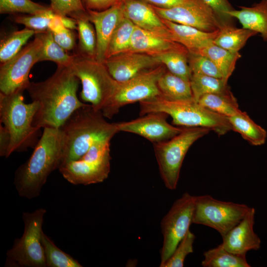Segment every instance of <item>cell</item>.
<instances>
[{"mask_svg":"<svg viewBox=\"0 0 267 267\" xmlns=\"http://www.w3.org/2000/svg\"><path fill=\"white\" fill-rule=\"evenodd\" d=\"M80 80L69 67L57 66L50 77L30 82L26 89L39 104L33 124L40 128H60L78 109L87 104L77 96Z\"/></svg>","mask_w":267,"mask_h":267,"instance_id":"1","label":"cell"},{"mask_svg":"<svg viewBox=\"0 0 267 267\" xmlns=\"http://www.w3.org/2000/svg\"><path fill=\"white\" fill-rule=\"evenodd\" d=\"M64 148L61 129L44 128L31 155L15 172L14 184L20 197L31 199L40 195L48 177L62 165Z\"/></svg>","mask_w":267,"mask_h":267,"instance_id":"2","label":"cell"},{"mask_svg":"<svg viewBox=\"0 0 267 267\" xmlns=\"http://www.w3.org/2000/svg\"><path fill=\"white\" fill-rule=\"evenodd\" d=\"M60 129L64 146L62 165L79 159L95 142L111 139L119 132L117 123L108 122L102 112L89 104L77 109Z\"/></svg>","mask_w":267,"mask_h":267,"instance_id":"3","label":"cell"},{"mask_svg":"<svg viewBox=\"0 0 267 267\" xmlns=\"http://www.w3.org/2000/svg\"><path fill=\"white\" fill-rule=\"evenodd\" d=\"M139 103L141 116L162 112L171 117L175 125L206 128L219 135L232 130L227 117L207 109L194 99L172 100L160 94Z\"/></svg>","mask_w":267,"mask_h":267,"instance_id":"4","label":"cell"},{"mask_svg":"<svg viewBox=\"0 0 267 267\" xmlns=\"http://www.w3.org/2000/svg\"><path fill=\"white\" fill-rule=\"evenodd\" d=\"M23 92L0 93V121L11 137L8 156L15 151L34 148L41 136V128L33 124L39 104L35 101L25 103Z\"/></svg>","mask_w":267,"mask_h":267,"instance_id":"5","label":"cell"},{"mask_svg":"<svg viewBox=\"0 0 267 267\" xmlns=\"http://www.w3.org/2000/svg\"><path fill=\"white\" fill-rule=\"evenodd\" d=\"M69 68L81 83L82 100L102 112L110 103L118 85L104 62L77 53Z\"/></svg>","mask_w":267,"mask_h":267,"instance_id":"6","label":"cell"},{"mask_svg":"<svg viewBox=\"0 0 267 267\" xmlns=\"http://www.w3.org/2000/svg\"><path fill=\"white\" fill-rule=\"evenodd\" d=\"M46 211L43 208L32 213L24 212V230L20 238H16L13 246L6 253L5 267H46L42 243V226Z\"/></svg>","mask_w":267,"mask_h":267,"instance_id":"7","label":"cell"},{"mask_svg":"<svg viewBox=\"0 0 267 267\" xmlns=\"http://www.w3.org/2000/svg\"><path fill=\"white\" fill-rule=\"evenodd\" d=\"M210 131L204 128H184L172 138L153 144L160 176L167 188L176 189L186 153L196 140Z\"/></svg>","mask_w":267,"mask_h":267,"instance_id":"8","label":"cell"},{"mask_svg":"<svg viewBox=\"0 0 267 267\" xmlns=\"http://www.w3.org/2000/svg\"><path fill=\"white\" fill-rule=\"evenodd\" d=\"M251 208L244 204L221 201L209 195L196 196L192 223L211 227L222 237L243 219Z\"/></svg>","mask_w":267,"mask_h":267,"instance_id":"9","label":"cell"},{"mask_svg":"<svg viewBox=\"0 0 267 267\" xmlns=\"http://www.w3.org/2000/svg\"><path fill=\"white\" fill-rule=\"evenodd\" d=\"M166 70V67L161 64L144 70L127 81L118 82L110 103L102 111L104 116L111 119L125 105L139 102L161 94L157 82Z\"/></svg>","mask_w":267,"mask_h":267,"instance_id":"10","label":"cell"},{"mask_svg":"<svg viewBox=\"0 0 267 267\" xmlns=\"http://www.w3.org/2000/svg\"><path fill=\"white\" fill-rule=\"evenodd\" d=\"M42 41L36 33L34 39L16 55L0 66V93L10 94L26 90L30 82L32 67L40 62Z\"/></svg>","mask_w":267,"mask_h":267,"instance_id":"11","label":"cell"},{"mask_svg":"<svg viewBox=\"0 0 267 267\" xmlns=\"http://www.w3.org/2000/svg\"><path fill=\"white\" fill-rule=\"evenodd\" d=\"M195 196L185 192L176 200L161 222L163 236L161 263L171 257L192 223Z\"/></svg>","mask_w":267,"mask_h":267,"instance_id":"12","label":"cell"},{"mask_svg":"<svg viewBox=\"0 0 267 267\" xmlns=\"http://www.w3.org/2000/svg\"><path fill=\"white\" fill-rule=\"evenodd\" d=\"M152 6L163 19L205 32H215L219 30L222 25L213 10L202 0H193L168 8Z\"/></svg>","mask_w":267,"mask_h":267,"instance_id":"13","label":"cell"},{"mask_svg":"<svg viewBox=\"0 0 267 267\" xmlns=\"http://www.w3.org/2000/svg\"><path fill=\"white\" fill-rule=\"evenodd\" d=\"M110 152L97 159L83 155L78 160L63 164L59 171L69 182L87 185L106 179L110 171Z\"/></svg>","mask_w":267,"mask_h":267,"instance_id":"14","label":"cell"},{"mask_svg":"<svg viewBox=\"0 0 267 267\" xmlns=\"http://www.w3.org/2000/svg\"><path fill=\"white\" fill-rule=\"evenodd\" d=\"M168 115L162 112L150 113L127 122L117 123L119 132L138 134L154 143L168 140L180 133L183 128L170 124Z\"/></svg>","mask_w":267,"mask_h":267,"instance_id":"15","label":"cell"},{"mask_svg":"<svg viewBox=\"0 0 267 267\" xmlns=\"http://www.w3.org/2000/svg\"><path fill=\"white\" fill-rule=\"evenodd\" d=\"M104 63L118 82L127 81L144 70L162 64L151 55L131 50L108 57Z\"/></svg>","mask_w":267,"mask_h":267,"instance_id":"16","label":"cell"},{"mask_svg":"<svg viewBox=\"0 0 267 267\" xmlns=\"http://www.w3.org/2000/svg\"><path fill=\"white\" fill-rule=\"evenodd\" d=\"M87 12L88 19L93 25L96 32L97 44L95 59L104 62L112 35L125 16L122 1L104 10L88 9Z\"/></svg>","mask_w":267,"mask_h":267,"instance_id":"17","label":"cell"},{"mask_svg":"<svg viewBox=\"0 0 267 267\" xmlns=\"http://www.w3.org/2000/svg\"><path fill=\"white\" fill-rule=\"evenodd\" d=\"M255 210L251 208L243 219L222 238L223 247L234 254L246 256L250 250L261 247V241L254 230Z\"/></svg>","mask_w":267,"mask_h":267,"instance_id":"18","label":"cell"},{"mask_svg":"<svg viewBox=\"0 0 267 267\" xmlns=\"http://www.w3.org/2000/svg\"><path fill=\"white\" fill-rule=\"evenodd\" d=\"M122 4L125 16L135 26L172 40L167 27L151 4L143 0H122Z\"/></svg>","mask_w":267,"mask_h":267,"instance_id":"19","label":"cell"},{"mask_svg":"<svg viewBox=\"0 0 267 267\" xmlns=\"http://www.w3.org/2000/svg\"><path fill=\"white\" fill-rule=\"evenodd\" d=\"M161 18L170 33L172 40L183 46L191 53L197 54L202 49L213 43L220 30L207 32Z\"/></svg>","mask_w":267,"mask_h":267,"instance_id":"20","label":"cell"},{"mask_svg":"<svg viewBox=\"0 0 267 267\" xmlns=\"http://www.w3.org/2000/svg\"><path fill=\"white\" fill-rule=\"evenodd\" d=\"M185 47L135 26L129 50L144 53L152 56L170 50H185Z\"/></svg>","mask_w":267,"mask_h":267,"instance_id":"21","label":"cell"},{"mask_svg":"<svg viewBox=\"0 0 267 267\" xmlns=\"http://www.w3.org/2000/svg\"><path fill=\"white\" fill-rule=\"evenodd\" d=\"M233 18L237 19L242 28L261 34L264 41L267 42V0L249 7L239 6L228 13Z\"/></svg>","mask_w":267,"mask_h":267,"instance_id":"22","label":"cell"},{"mask_svg":"<svg viewBox=\"0 0 267 267\" xmlns=\"http://www.w3.org/2000/svg\"><path fill=\"white\" fill-rule=\"evenodd\" d=\"M228 119L232 130L238 133L251 144L260 146L266 142L267 131L256 124L246 112L241 110Z\"/></svg>","mask_w":267,"mask_h":267,"instance_id":"23","label":"cell"},{"mask_svg":"<svg viewBox=\"0 0 267 267\" xmlns=\"http://www.w3.org/2000/svg\"><path fill=\"white\" fill-rule=\"evenodd\" d=\"M157 86L161 95L172 100L193 99L190 81L175 75L167 69L159 77Z\"/></svg>","mask_w":267,"mask_h":267,"instance_id":"24","label":"cell"},{"mask_svg":"<svg viewBox=\"0 0 267 267\" xmlns=\"http://www.w3.org/2000/svg\"><path fill=\"white\" fill-rule=\"evenodd\" d=\"M258 33L243 28H238L232 24L222 26L213 43L233 52H239L248 40Z\"/></svg>","mask_w":267,"mask_h":267,"instance_id":"25","label":"cell"},{"mask_svg":"<svg viewBox=\"0 0 267 267\" xmlns=\"http://www.w3.org/2000/svg\"><path fill=\"white\" fill-rule=\"evenodd\" d=\"M197 54L209 58L216 65L226 82L233 72L237 61L241 55L239 52H233L225 49L213 43L202 49Z\"/></svg>","mask_w":267,"mask_h":267,"instance_id":"26","label":"cell"},{"mask_svg":"<svg viewBox=\"0 0 267 267\" xmlns=\"http://www.w3.org/2000/svg\"><path fill=\"white\" fill-rule=\"evenodd\" d=\"M198 102L207 109L227 118L241 111L237 99L229 89L222 92L204 95Z\"/></svg>","mask_w":267,"mask_h":267,"instance_id":"27","label":"cell"},{"mask_svg":"<svg viewBox=\"0 0 267 267\" xmlns=\"http://www.w3.org/2000/svg\"><path fill=\"white\" fill-rule=\"evenodd\" d=\"M201 262L204 267H250L246 256L233 254L227 251L221 243L217 247L209 249L204 254Z\"/></svg>","mask_w":267,"mask_h":267,"instance_id":"28","label":"cell"},{"mask_svg":"<svg viewBox=\"0 0 267 267\" xmlns=\"http://www.w3.org/2000/svg\"><path fill=\"white\" fill-rule=\"evenodd\" d=\"M188 53L187 49L174 50L153 56L172 73L190 81L192 73L188 64Z\"/></svg>","mask_w":267,"mask_h":267,"instance_id":"29","label":"cell"},{"mask_svg":"<svg viewBox=\"0 0 267 267\" xmlns=\"http://www.w3.org/2000/svg\"><path fill=\"white\" fill-rule=\"evenodd\" d=\"M40 37L43 47L40 61H50L57 66L69 67L73 60L74 55H69L54 40L50 31L37 33Z\"/></svg>","mask_w":267,"mask_h":267,"instance_id":"30","label":"cell"},{"mask_svg":"<svg viewBox=\"0 0 267 267\" xmlns=\"http://www.w3.org/2000/svg\"><path fill=\"white\" fill-rule=\"evenodd\" d=\"M135 27L131 21L124 16L112 35L108 46L106 59L129 50Z\"/></svg>","mask_w":267,"mask_h":267,"instance_id":"31","label":"cell"},{"mask_svg":"<svg viewBox=\"0 0 267 267\" xmlns=\"http://www.w3.org/2000/svg\"><path fill=\"white\" fill-rule=\"evenodd\" d=\"M36 33L35 31L25 27L22 30L13 31L3 38L0 43V64L16 55Z\"/></svg>","mask_w":267,"mask_h":267,"instance_id":"32","label":"cell"},{"mask_svg":"<svg viewBox=\"0 0 267 267\" xmlns=\"http://www.w3.org/2000/svg\"><path fill=\"white\" fill-rule=\"evenodd\" d=\"M76 20L79 38L78 53L95 58L97 39L93 25L88 19V14Z\"/></svg>","mask_w":267,"mask_h":267,"instance_id":"33","label":"cell"},{"mask_svg":"<svg viewBox=\"0 0 267 267\" xmlns=\"http://www.w3.org/2000/svg\"><path fill=\"white\" fill-rule=\"evenodd\" d=\"M190 84L193 98L196 102L204 95L229 89L227 82L223 79L202 75L192 74Z\"/></svg>","mask_w":267,"mask_h":267,"instance_id":"34","label":"cell"},{"mask_svg":"<svg viewBox=\"0 0 267 267\" xmlns=\"http://www.w3.org/2000/svg\"><path fill=\"white\" fill-rule=\"evenodd\" d=\"M46 266L47 267H82L78 261L65 253L44 232L42 234Z\"/></svg>","mask_w":267,"mask_h":267,"instance_id":"35","label":"cell"},{"mask_svg":"<svg viewBox=\"0 0 267 267\" xmlns=\"http://www.w3.org/2000/svg\"><path fill=\"white\" fill-rule=\"evenodd\" d=\"M50 9L31 0H0V14L17 13L36 14Z\"/></svg>","mask_w":267,"mask_h":267,"instance_id":"36","label":"cell"},{"mask_svg":"<svg viewBox=\"0 0 267 267\" xmlns=\"http://www.w3.org/2000/svg\"><path fill=\"white\" fill-rule=\"evenodd\" d=\"M55 14L50 8L47 11L38 14L16 15L13 17V19L15 22L23 24L26 28L38 33L49 31L50 21Z\"/></svg>","mask_w":267,"mask_h":267,"instance_id":"37","label":"cell"},{"mask_svg":"<svg viewBox=\"0 0 267 267\" xmlns=\"http://www.w3.org/2000/svg\"><path fill=\"white\" fill-rule=\"evenodd\" d=\"M195 236L189 229L179 242L171 257L161 267H182L186 257L193 252Z\"/></svg>","mask_w":267,"mask_h":267,"instance_id":"38","label":"cell"},{"mask_svg":"<svg viewBox=\"0 0 267 267\" xmlns=\"http://www.w3.org/2000/svg\"><path fill=\"white\" fill-rule=\"evenodd\" d=\"M49 6L55 14L75 19L88 14L82 0H51Z\"/></svg>","mask_w":267,"mask_h":267,"instance_id":"39","label":"cell"},{"mask_svg":"<svg viewBox=\"0 0 267 267\" xmlns=\"http://www.w3.org/2000/svg\"><path fill=\"white\" fill-rule=\"evenodd\" d=\"M188 64L192 74H198L222 78L219 69L208 57L188 53Z\"/></svg>","mask_w":267,"mask_h":267,"instance_id":"40","label":"cell"},{"mask_svg":"<svg viewBox=\"0 0 267 267\" xmlns=\"http://www.w3.org/2000/svg\"><path fill=\"white\" fill-rule=\"evenodd\" d=\"M208 5L215 12L219 19L221 26L224 25L232 24L233 18L228 14L234 8L228 0H202Z\"/></svg>","mask_w":267,"mask_h":267,"instance_id":"41","label":"cell"},{"mask_svg":"<svg viewBox=\"0 0 267 267\" xmlns=\"http://www.w3.org/2000/svg\"><path fill=\"white\" fill-rule=\"evenodd\" d=\"M55 41L65 50L70 51L76 46V34L73 30L64 28L58 33H52Z\"/></svg>","mask_w":267,"mask_h":267,"instance_id":"42","label":"cell"},{"mask_svg":"<svg viewBox=\"0 0 267 267\" xmlns=\"http://www.w3.org/2000/svg\"><path fill=\"white\" fill-rule=\"evenodd\" d=\"M87 10L102 11L121 2L122 0H82Z\"/></svg>","mask_w":267,"mask_h":267,"instance_id":"43","label":"cell"},{"mask_svg":"<svg viewBox=\"0 0 267 267\" xmlns=\"http://www.w3.org/2000/svg\"><path fill=\"white\" fill-rule=\"evenodd\" d=\"M11 143L10 134L7 129L0 125V156L8 158V151Z\"/></svg>","mask_w":267,"mask_h":267,"instance_id":"44","label":"cell"},{"mask_svg":"<svg viewBox=\"0 0 267 267\" xmlns=\"http://www.w3.org/2000/svg\"><path fill=\"white\" fill-rule=\"evenodd\" d=\"M152 5L168 8L187 3L193 0H143Z\"/></svg>","mask_w":267,"mask_h":267,"instance_id":"45","label":"cell"},{"mask_svg":"<svg viewBox=\"0 0 267 267\" xmlns=\"http://www.w3.org/2000/svg\"><path fill=\"white\" fill-rule=\"evenodd\" d=\"M64 28H65L63 25L61 16L55 14L50 21L48 30L52 33H58Z\"/></svg>","mask_w":267,"mask_h":267,"instance_id":"46","label":"cell"},{"mask_svg":"<svg viewBox=\"0 0 267 267\" xmlns=\"http://www.w3.org/2000/svg\"><path fill=\"white\" fill-rule=\"evenodd\" d=\"M61 19L65 28L71 30H77V22L76 19L69 16H61Z\"/></svg>","mask_w":267,"mask_h":267,"instance_id":"47","label":"cell"}]
</instances>
